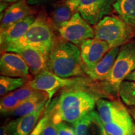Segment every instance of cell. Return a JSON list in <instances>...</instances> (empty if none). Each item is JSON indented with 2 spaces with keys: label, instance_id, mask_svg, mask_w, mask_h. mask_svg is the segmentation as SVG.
<instances>
[{
  "label": "cell",
  "instance_id": "1",
  "mask_svg": "<svg viewBox=\"0 0 135 135\" xmlns=\"http://www.w3.org/2000/svg\"><path fill=\"white\" fill-rule=\"evenodd\" d=\"M79 86L77 84L65 88L53 108L50 109L55 124L61 121L73 124L93 110L98 99L92 92Z\"/></svg>",
  "mask_w": 135,
  "mask_h": 135
},
{
  "label": "cell",
  "instance_id": "2",
  "mask_svg": "<svg viewBox=\"0 0 135 135\" xmlns=\"http://www.w3.org/2000/svg\"><path fill=\"white\" fill-rule=\"evenodd\" d=\"M47 70L63 78L83 76L85 66L80 49L66 40L56 41L48 55Z\"/></svg>",
  "mask_w": 135,
  "mask_h": 135
},
{
  "label": "cell",
  "instance_id": "3",
  "mask_svg": "<svg viewBox=\"0 0 135 135\" xmlns=\"http://www.w3.org/2000/svg\"><path fill=\"white\" fill-rule=\"evenodd\" d=\"M55 42V35L50 25L43 18L38 17L24 36L8 45L4 52H11L15 49L30 47L40 51L48 58Z\"/></svg>",
  "mask_w": 135,
  "mask_h": 135
},
{
  "label": "cell",
  "instance_id": "4",
  "mask_svg": "<svg viewBox=\"0 0 135 135\" xmlns=\"http://www.w3.org/2000/svg\"><path fill=\"white\" fill-rule=\"evenodd\" d=\"M94 38L106 41L111 49L130 42L134 31L120 18L106 16L94 25Z\"/></svg>",
  "mask_w": 135,
  "mask_h": 135
},
{
  "label": "cell",
  "instance_id": "5",
  "mask_svg": "<svg viewBox=\"0 0 135 135\" xmlns=\"http://www.w3.org/2000/svg\"><path fill=\"white\" fill-rule=\"evenodd\" d=\"M116 0H66L73 12H78L90 25H96L110 15Z\"/></svg>",
  "mask_w": 135,
  "mask_h": 135
},
{
  "label": "cell",
  "instance_id": "6",
  "mask_svg": "<svg viewBox=\"0 0 135 135\" xmlns=\"http://www.w3.org/2000/svg\"><path fill=\"white\" fill-rule=\"evenodd\" d=\"M135 70V40L121 46L111 71L106 81L118 91L121 83Z\"/></svg>",
  "mask_w": 135,
  "mask_h": 135
},
{
  "label": "cell",
  "instance_id": "7",
  "mask_svg": "<svg viewBox=\"0 0 135 135\" xmlns=\"http://www.w3.org/2000/svg\"><path fill=\"white\" fill-rule=\"evenodd\" d=\"M81 80L82 78L79 77L71 78H61L46 70L33 76L27 84L34 89L46 93L51 101L54 94L59 89L77 85L81 83Z\"/></svg>",
  "mask_w": 135,
  "mask_h": 135
},
{
  "label": "cell",
  "instance_id": "8",
  "mask_svg": "<svg viewBox=\"0 0 135 135\" xmlns=\"http://www.w3.org/2000/svg\"><path fill=\"white\" fill-rule=\"evenodd\" d=\"M58 31L64 40L76 45L94 38V28L78 12L74 13L71 18L64 23Z\"/></svg>",
  "mask_w": 135,
  "mask_h": 135
},
{
  "label": "cell",
  "instance_id": "9",
  "mask_svg": "<svg viewBox=\"0 0 135 135\" xmlns=\"http://www.w3.org/2000/svg\"><path fill=\"white\" fill-rule=\"evenodd\" d=\"M110 50V46L106 41L96 38L83 42L80 45V50L85 71L91 70Z\"/></svg>",
  "mask_w": 135,
  "mask_h": 135
},
{
  "label": "cell",
  "instance_id": "10",
  "mask_svg": "<svg viewBox=\"0 0 135 135\" xmlns=\"http://www.w3.org/2000/svg\"><path fill=\"white\" fill-rule=\"evenodd\" d=\"M30 68L23 58L13 52H4L0 59L1 76L13 78H24L31 80Z\"/></svg>",
  "mask_w": 135,
  "mask_h": 135
},
{
  "label": "cell",
  "instance_id": "11",
  "mask_svg": "<svg viewBox=\"0 0 135 135\" xmlns=\"http://www.w3.org/2000/svg\"><path fill=\"white\" fill-rule=\"evenodd\" d=\"M76 135H108L97 111L92 110L73 123Z\"/></svg>",
  "mask_w": 135,
  "mask_h": 135
},
{
  "label": "cell",
  "instance_id": "12",
  "mask_svg": "<svg viewBox=\"0 0 135 135\" xmlns=\"http://www.w3.org/2000/svg\"><path fill=\"white\" fill-rule=\"evenodd\" d=\"M36 18L35 15H30L1 31L0 35L1 51L4 52L8 45L24 36Z\"/></svg>",
  "mask_w": 135,
  "mask_h": 135
},
{
  "label": "cell",
  "instance_id": "13",
  "mask_svg": "<svg viewBox=\"0 0 135 135\" xmlns=\"http://www.w3.org/2000/svg\"><path fill=\"white\" fill-rule=\"evenodd\" d=\"M97 106L99 118L104 124L129 113L128 109L119 101L98 99Z\"/></svg>",
  "mask_w": 135,
  "mask_h": 135
},
{
  "label": "cell",
  "instance_id": "14",
  "mask_svg": "<svg viewBox=\"0 0 135 135\" xmlns=\"http://www.w3.org/2000/svg\"><path fill=\"white\" fill-rule=\"evenodd\" d=\"M50 102V100H49L46 104L31 113L10 121L9 124L12 128L14 135H29L36 126L44 112L46 111Z\"/></svg>",
  "mask_w": 135,
  "mask_h": 135
},
{
  "label": "cell",
  "instance_id": "15",
  "mask_svg": "<svg viewBox=\"0 0 135 135\" xmlns=\"http://www.w3.org/2000/svg\"><path fill=\"white\" fill-rule=\"evenodd\" d=\"M13 53L20 55L30 68L31 75L35 76L47 70L48 58L42 52L36 49L25 47L13 50Z\"/></svg>",
  "mask_w": 135,
  "mask_h": 135
},
{
  "label": "cell",
  "instance_id": "16",
  "mask_svg": "<svg viewBox=\"0 0 135 135\" xmlns=\"http://www.w3.org/2000/svg\"><path fill=\"white\" fill-rule=\"evenodd\" d=\"M120 47L111 49L91 70L86 71V73L94 80L106 81L112 70Z\"/></svg>",
  "mask_w": 135,
  "mask_h": 135
},
{
  "label": "cell",
  "instance_id": "17",
  "mask_svg": "<svg viewBox=\"0 0 135 135\" xmlns=\"http://www.w3.org/2000/svg\"><path fill=\"white\" fill-rule=\"evenodd\" d=\"M30 15H31V9L26 0H20L10 5L1 19V32Z\"/></svg>",
  "mask_w": 135,
  "mask_h": 135
},
{
  "label": "cell",
  "instance_id": "18",
  "mask_svg": "<svg viewBox=\"0 0 135 135\" xmlns=\"http://www.w3.org/2000/svg\"><path fill=\"white\" fill-rule=\"evenodd\" d=\"M104 126L108 135H135V122L130 113Z\"/></svg>",
  "mask_w": 135,
  "mask_h": 135
},
{
  "label": "cell",
  "instance_id": "19",
  "mask_svg": "<svg viewBox=\"0 0 135 135\" xmlns=\"http://www.w3.org/2000/svg\"><path fill=\"white\" fill-rule=\"evenodd\" d=\"M49 97L46 93L41 91L26 101L21 103L17 108L9 114L21 117L34 112L48 102Z\"/></svg>",
  "mask_w": 135,
  "mask_h": 135
},
{
  "label": "cell",
  "instance_id": "20",
  "mask_svg": "<svg viewBox=\"0 0 135 135\" xmlns=\"http://www.w3.org/2000/svg\"><path fill=\"white\" fill-rule=\"evenodd\" d=\"M113 9L119 18L135 31V0H116Z\"/></svg>",
  "mask_w": 135,
  "mask_h": 135
},
{
  "label": "cell",
  "instance_id": "21",
  "mask_svg": "<svg viewBox=\"0 0 135 135\" xmlns=\"http://www.w3.org/2000/svg\"><path fill=\"white\" fill-rule=\"evenodd\" d=\"M24 78H13L1 76H0V95L3 97L5 94L16 90L25 85L28 81Z\"/></svg>",
  "mask_w": 135,
  "mask_h": 135
},
{
  "label": "cell",
  "instance_id": "22",
  "mask_svg": "<svg viewBox=\"0 0 135 135\" xmlns=\"http://www.w3.org/2000/svg\"><path fill=\"white\" fill-rule=\"evenodd\" d=\"M118 93L126 106L135 108V81L123 80L119 85Z\"/></svg>",
  "mask_w": 135,
  "mask_h": 135
},
{
  "label": "cell",
  "instance_id": "23",
  "mask_svg": "<svg viewBox=\"0 0 135 135\" xmlns=\"http://www.w3.org/2000/svg\"><path fill=\"white\" fill-rule=\"evenodd\" d=\"M73 13L72 10L65 3L58 6L53 13V21L55 26L59 29L64 23L71 18Z\"/></svg>",
  "mask_w": 135,
  "mask_h": 135
},
{
  "label": "cell",
  "instance_id": "24",
  "mask_svg": "<svg viewBox=\"0 0 135 135\" xmlns=\"http://www.w3.org/2000/svg\"><path fill=\"white\" fill-rule=\"evenodd\" d=\"M21 102L16 99L12 92L5 94L0 101V110L1 113L9 114L21 104Z\"/></svg>",
  "mask_w": 135,
  "mask_h": 135
},
{
  "label": "cell",
  "instance_id": "25",
  "mask_svg": "<svg viewBox=\"0 0 135 135\" xmlns=\"http://www.w3.org/2000/svg\"><path fill=\"white\" fill-rule=\"evenodd\" d=\"M41 91L37 90L31 88L28 84H26L20 88L12 92L13 95L16 99H18L21 103L26 101L28 99L31 98L34 96L36 95Z\"/></svg>",
  "mask_w": 135,
  "mask_h": 135
},
{
  "label": "cell",
  "instance_id": "26",
  "mask_svg": "<svg viewBox=\"0 0 135 135\" xmlns=\"http://www.w3.org/2000/svg\"><path fill=\"white\" fill-rule=\"evenodd\" d=\"M46 109L45 112L44 116H42V118L40 119L35 129L31 131L29 135H41L43 132L44 129L46 127L49 121L51 119V114L50 112V109Z\"/></svg>",
  "mask_w": 135,
  "mask_h": 135
},
{
  "label": "cell",
  "instance_id": "27",
  "mask_svg": "<svg viewBox=\"0 0 135 135\" xmlns=\"http://www.w3.org/2000/svg\"><path fill=\"white\" fill-rule=\"evenodd\" d=\"M55 126L58 135H76L74 126L69 125L65 121L56 123Z\"/></svg>",
  "mask_w": 135,
  "mask_h": 135
},
{
  "label": "cell",
  "instance_id": "28",
  "mask_svg": "<svg viewBox=\"0 0 135 135\" xmlns=\"http://www.w3.org/2000/svg\"><path fill=\"white\" fill-rule=\"evenodd\" d=\"M41 135H58L56 129L55 124L52 121L51 119H50Z\"/></svg>",
  "mask_w": 135,
  "mask_h": 135
},
{
  "label": "cell",
  "instance_id": "29",
  "mask_svg": "<svg viewBox=\"0 0 135 135\" xmlns=\"http://www.w3.org/2000/svg\"><path fill=\"white\" fill-rule=\"evenodd\" d=\"M0 135H14L13 129L9 123L6 125H3L0 129Z\"/></svg>",
  "mask_w": 135,
  "mask_h": 135
},
{
  "label": "cell",
  "instance_id": "30",
  "mask_svg": "<svg viewBox=\"0 0 135 135\" xmlns=\"http://www.w3.org/2000/svg\"><path fill=\"white\" fill-rule=\"evenodd\" d=\"M26 1L30 5H38L42 4L47 0H26Z\"/></svg>",
  "mask_w": 135,
  "mask_h": 135
},
{
  "label": "cell",
  "instance_id": "31",
  "mask_svg": "<svg viewBox=\"0 0 135 135\" xmlns=\"http://www.w3.org/2000/svg\"><path fill=\"white\" fill-rule=\"evenodd\" d=\"M124 80L131 81H135V70L130 73L129 75L126 76Z\"/></svg>",
  "mask_w": 135,
  "mask_h": 135
},
{
  "label": "cell",
  "instance_id": "32",
  "mask_svg": "<svg viewBox=\"0 0 135 135\" xmlns=\"http://www.w3.org/2000/svg\"><path fill=\"white\" fill-rule=\"evenodd\" d=\"M128 111H129V113L132 116V118L134 119V122H135V108L134 107H129L128 108Z\"/></svg>",
  "mask_w": 135,
  "mask_h": 135
},
{
  "label": "cell",
  "instance_id": "33",
  "mask_svg": "<svg viewBox=\"0 0 135 135\" xmlns=\"http://www.w3.org/2000/svg\"><path fill=\"white\" fill-rule=\"evenodd\" d=\"M8 3L5 2V1H3V3H1V13H2V11H4V10L6 9V8H8Z\"/></svg>",
  "mask_w": 135,
  "mask_h": 135
},
{
  "label": "cell",
  "instance_id": "34",
  "mask_svg": "<svg viewBox=\"0 0 135 135\" xmlns=\"http://www.w3.org/2000/svg\"><path fill=\"white\" fill-rule=\"evenodd\" d=\"M1 1H5V2L9 3H16V2H18V1H20V0H1Z\"/></svg>",
  "mask_w": 135,
  "mask_h": 135
}]
</instances>
